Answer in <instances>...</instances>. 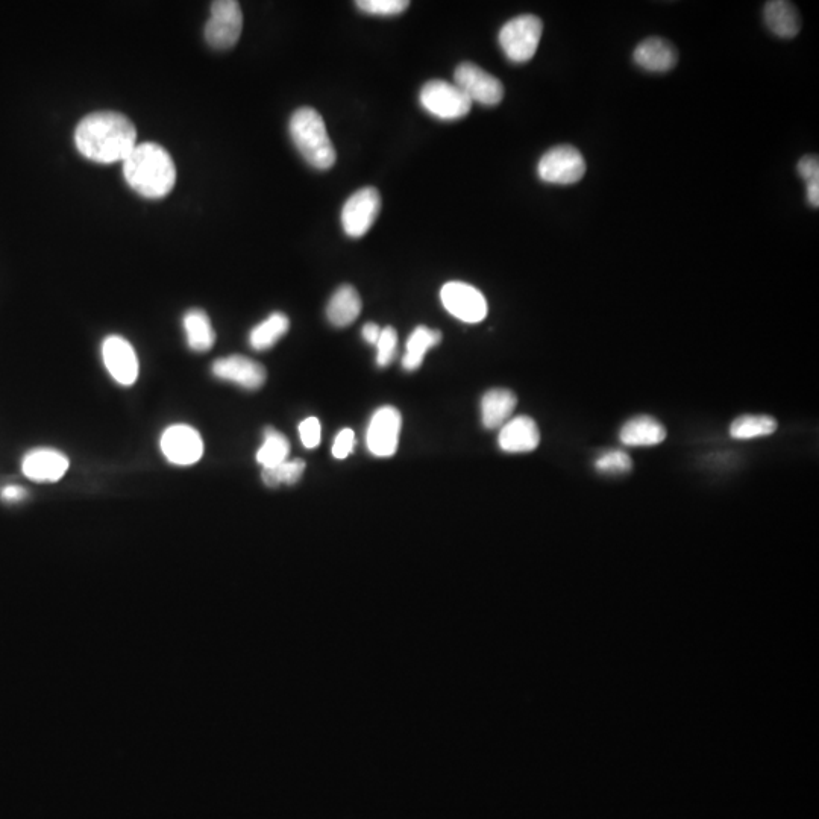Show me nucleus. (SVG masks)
<instances>
[{"mask_svg":"<svg viewBox=\"0 0 819 819\" xmlns=\"http://www.w3.org/2000/svg\"><path fill=\"white\" fill-rule=\"evenodd\" d=\"M0 496H2V499L7 501V503H19V501L25 498L26 490L23 489L22 486H17V484H8V486L2 489Z\"/></svg>","mask_w":819,"mask_h":819,"instance_id":"72a5a7b5","label":"nucleus"},{"mask_svg":"<svg viewBox=\"0 0 819 819\" xmlns=\"http://www.w3.org/2000/svg\"><path fill=\"white\" fill-rule=\"evenodd\" d=\"M355 434L354 431L345 428L337 434L336 440L333 443L334 459L343 460L354 451Z\"/></svg>","mask_w":819,"mask_h":819,"instance_id":"2f4dec72","label":"nucleus"},{"mask_svg":"<svg viewBox=\"0 0 819 819\" xmlns=\"http://www.w3.org/2000/svg\"><path fill=\"white\" fill-rule=\"evenodd\" d=\"M289 328V317L281 311H275L251 331L249 343L255 351H266L277 345L286 336Z\"/></svg>","mask_w":819,"mask_h":819,"instance_id":"b1692460","label":"nucleus"},{"mask_svg":"<svg viewBox=\"0 0 819 819\" xmlns=\"http://www.w3.org/2000/svg\"><path fill=\"white\" fill-rule=\"evenodd\" d=\"M377 364L380 368H387L398 354V333L395 328L386 327L381 330L380 339L377 342Z\"/></svg>","mask_w":819,"mask_h":819,"instance_id":"c85d7f7f","label":"nucleus"},{"mask_svg":"<svg viewBox=\"0 0 819 819\" xmlns=\"http://www.w3.org/2000/svg\"><path fill=\"white\" fill-rule=\"evenodd\" d=\"M619 439L628 446H654L666 439V430L651 416H637L622 427Z\"/></svg>","mask_w":819,"mask_h":819,"instance_id":"412c9836","label":"nucleus"},{"mask_svg":"<svg viewBox=\"0 0 819 819\" xmlns=\"http://www.w3.org/2000/svg\"><path fill=\"white\" fill-rule=\"evenodd\" d=\"M66 454L54 448H35L26 452L22 472L35 483H57L69 471Z\"/></svg>","mask_w":819,"mask_h":819,"instance_id":"2eb2a0df","label":"nucleus"},{"mask_svg":"<svg viewBox=\"0 0 819 819\" xmlns=\"http://www.w3.org/2000/svg\"><path fill=\"white\" fill-rule=\"evenodd\" d=\"M363 302L354 287L345 284L331 296L327 307L328 321L337 328L349 327L360 316Z\"/></svg>","mask_w":819,"mask_h":819,"instance_id":"6ab92c4d","label":"nucleus"},{"mask_svg":"<svg viewBox=\"0 0 819 819\" xmlns=\"http://www.w3.org/2000/svg\"><path fill=\"white\" fill-rule=\"evenodd\" d=\"M537 173L539 178L548 184L571 186L583 179L586 161L574 146H556L540 158Z\"/></svg>","mask_w":819,"mask_h":819,"instance_id":"0eeeda50","label":"nucleus"},{"mask_svg":"<svg viewBox=\"0 0 819 819\" xmlns=\"http://www.w3.org/2000/svg\"><path fill=\"white\" fill-rule=\"evenodd\" d=\"M243 31V14L236 0H217L211 4V16L205 25V40L211 48L225 51L233 48Z\"/></svg>","mask_w":819,"mask_h":819,"instance_id":"423d86ee","label":"nucleus"},{"mask_svg":"<svg viewBox=\"0 0 819 819\" xmlns=\"http://www.w3.org/2000/svg\"><path fill=\"white\" fill-rule=\"evenodd\" d=\"M807 201L812 207H819V182L807 184Z\"/></svg>","mask_w":819,"mask_h":819,"instance_id":"c9c22d12","label":"nucleus"},{"mask_svg":"<svg viewBox=\"0 0 819 819\" xmlns=\"http://www.w3.org/2000/svg\"><path fill=\"white\" fill-rule=\"evenodd\" d=\"M798 173L806 184L819 182V160L816 155H806L798 163Z\"/></svg>","mask_w":819,"mask_h":819,"instance_id":"473e14b6","label":"nucleus"},{"mask_svg":"<svg viewBox=\"0 0 819 819\" xmlns=\"http://www.w3.org/2000/svg\"><path fill=\"white\" fill-rule=\"evenodd\" d=\"M454 84L471 102L484 107H495L504 98V85L501 81L474 63H463L455 69Z\"/></svg>","mask_w":819,"mask_h":819,"instance_id":"1a4fd4ad","label":"nucleus"},{"mask_svg":"<svg viewBox=\"0 0 819 819\" xmlns=\"http://www.w3.org/2000/svg\"><path fill=\"white\" fill-rule=\"evenodd\" d=\"M214 377L233 383L245 390H258L266 383L267 372L263 364L245 355L219 358L211 366Z\"/></svg>","mask_w":819,"mask_h":819,"instance_id":"4468645a","label":"nucleus"},{"mask_svg":"<svg viewBox=\"0 0 819 819\" xmlns=\"http://www.w3.org/2000/svg\"><path fill=\"white\" fill-rule=\"evenodd\" d=\"M355 5L363 13L389 17L404 13L410 2L407 0H358Z\"/></svg>","mask_w":819,"mask_h":819,"instance_id":"cd10ccee","label":"nucleus"},{"mask_svg":"<svg viewBox=\"0 0 819 819\" xmlns=\"http://www.w3.org/2000/svg\"><path fill=\"white\" fill-rule=\"evenodd\" d=\"M75 145L87 160L101 164L125 161L137 143L134 123L120 113L99 111L88 114L76 126Z\"/></svg>","mask_w":819,"mask_h":819,"instance_id":"f257e3e1","label":"nucleus"},{"mask_svg":"<svg viewBox=\"0 0 819 819\" xmlns=\"http://www.w3.org/2000/svg\"><path fill=\"white\" fill-rule=\"evenodd\" d=\"M402 418L398 408H378L372 416L371 424L366 434L368 449L375 457H392L398 449L399 434H401Z\"/></svg>","mask_w":819,"mask_h":819,"instance_id":"f8f14e48","label":"nucleus"},{"mask_svg":"<svg viewBox=\"0 0 819 819\" xmlns=\"http://www.w3.org/2000/svg\"><path fill=\"white\" fill-rule=\"evenodd\" d=\"M499 448L506 452H531L539 446L540 431L536 422L528 416H519L501 427Z\"/></svg>","mask_w":819,"mask_h":819,"instance_id":"f3484780","label":"nucleus"},{"mask_svg":"<svg viewBox=\"0 0 819 819\" xmlns=\"http://www.w3.org/2000/svg\"><path fill=\"white\" fill-rule=\"evenodd\" d=\"M381 330H383V328L378 327L374 322H368V324L364 325L363 331H361L364 342L369 343V345H377Z\"/></svg>","mask_w":819,"mask_h":819,"instance_id":"f704fd0d","label":"nucleus"},{"mask_svg":"<svg viewBox=\"0 0 819 819\" xmlns=\"http://www.w3.org/2000/svg\"><path fill=\"white\" fill-rule=\"evenodd\" d=\"M440 299L449 314L466 324H480L487 317L486 298L471 284L462 281L446 283L440 290Z\"/></svg>","mask_w":819,"mask_h":819,"instance_id":"6e6552de","label":"nucleus"},{"mask_svg":"<svg viewBox=\"0 0 819 819\" xmlns=\"http://www.w3.org/2000/svg\"><path fill=\"white\" fill-rule=\"evenodd\" d=\"M186 331L187 345L192 351L207 352L216 343V333L211 325L210 317L204 310L193 308L187 311L182 319Z\"/></svg>","mask_w":819,"mask_h":819,"instance_id":"4be33fe9","label":"nucleus"},{"mask_svg":"<svg viewBox=\"0 0 819 819\" xmlns=\"http://www.w3.org/2000/svg\"><path fill=\"white\" fill-rule=\"evenodd\" d=\"M290 455V442L280 431L273 428L264 430V440L257 452V462L261 468H273L287 462Z\"/></svg>","mask_w":819,"mask_h":819,"instance_id":"393cba45","label":"nucleus"},{"mask_svg":"<svg viewBox=\"0 0 819 819\" xmlns=\"http://www.w3.org/2000/svg\"><path fill=\"white\" fill-rule=\"evenodd\" d=\"M440 342H442V333L440 331L431 330V328L424 327V325L416 328L410 339L407 340L405 355L402 358V368L408 372L421 368L427 352L436 348Z\"/></svg>","mask_w":819,"mask_h":819,"instance_id":"5701e85b","label":"nucleus"},{"mask_svg":"<svg viewBox=\"0 0 819 819\" xmlns=\"http://www.w3.org/2000/svg\"><path fill=\"white\" fill-rule=\"evenodd\" d=\"M304 472V460H287V462L273 466V468H263L261 478H263V483L266 484L267 487L275 489V487H280L281 484L292 486V484L298 483L302 475H304Z\"/></svg>","mask_w":819,"mask_h":819,"instance_id":"bb28decb","label":"nucleus"},{"mask_svg":"<svg viewBox=\"0 0 819 819\" xmlns=\"http://www.w3.org/2000/svg\"><path fill=\"white\" fill-rule=\"evenodd\" d=\"M290 137L299 154L311 167L328 170L336 163V149L328 135L327 125L314 108L302 107L293 113L289 123Z\"/></svg>","mask_w":819,"mask_h":819,"instance_id":"7ed1b4c3","label":"nucleus"},{"mask_svg":"<svg viewBox=\"0 0 819 819\" xmlns=\"http://www.w3.org/2000/svg\"><path fill=\"white\" fill-rule=\"evenodd\" d=\"M542 32L543 23L539 17L531 14L518 16L499 31V46L512 63H527L536 55Z\"/></svg>","mask_w":819,"mask_h":819,"instance_id":"20e7f679","label":"nucleus"},{"mask_svg":"<svg viewBox=\"0 0 819 819\" xmlns=\"http://www.w3.org/2000/svg\"><path fill=\"white\" fill-rule=\"evenodd\" d=\"M161 452L167 462L176 466H192L204 455V440L198 430L186 424L172 425L160 440Z\"/></svg>","mask_w":819,"mask_h":819,"instance_id":"9b49d317","label":"nucleus"},{"mask_svg":"<svg viewBox=\"0 0 819 819\" xmlns=\"http://www.w3.org/2000/svg\"><path fill=\"white\" fill-rule=\"evenodd\" d=\"M777 428L779 424L771 416L747 415L735 419L730 427V434L733 439H757V437L771 436L772 433H776Z\"/></svg>","mask_w":819,"mask_h":819,"instance_id":"a878e982","label":"nucleus"},{"mask_svg":"<svg viewBox=\"0 0 819 819\" xmlns=\"http://www.w3.org/2000/svg\"><path fill=\"white\" fill-rule=\"evenodd\" d=\"M765 23L772 34L780 38H794L801 29L797 7L786 0H772L765 5Z\"/></svg>","mask_w":819,"mask_h":819,"instance_id":"aec40b11","label":"nucleus"},{"mask_svg":"<svg viewBox=\"0 0 819 819\" xmlns=\"http://www.w3.org/2000/svg\"><path fill=\"white\" fill-rule=\"evenodd\" d=\"M634 63L648 72L665 73L677 66V49L659 37L647 38L634 49Z\"/></svg>","mask_w":819,"mask_h":819,"instance_id":"dca6fc26","label":"nucleus"},{"mask_svg":"<svg viewBox=\"0 0 819 819\" xmlns=\"http://www.w3.org/2000/svg\"><path fill=\"white\" fill-rule=\"evenodd\" d=\"M321 422L317 418H307L299 425V437L307 449H314L321 443Z\"/></svg>","mask_w":819,"mask_h":819,"instance_id":"7c9ffc66","label":"nucleus"},{"mask_svg":"<svg viewBox=\"0 0 819 819\" xmlns=\"http://www.w3.org/2000/svg\"><path fill=\"white\" fill-rule=\"evenodd\" d=\"M123 175L143 198L161 199L175 187L176 167L169 152L158 143H139L123 161Z\"/></svg>","mask_w":819,"mask_h":819,"instance_id":"f03ea898","label":"nucleus"},{"mask_svg":"<svg viewBox=\"0 0 819 819\" xmlns=\"http://www.w3.org/2000/svg\"><path fill=\"white\" fill-rule=\"evenodd\" d=\"M595 468L601 474H625L633 468L630 455L624 451H610L601 455L595 463Z\"/></svg>","mask_w":819,"mask_h":819,"instance_id":"c756f323","label":"nucleus"},{"mask_svg":"<svg viewBox=\"0 0 819 819\" xmlns=\"http://www.w3.org/2000/svg\"><path fill=\"white\" fill-rule=\"evenodd\" d=\"M102 360L105 368L120 386H132L139 378V358L128 340L120 336H108L102 343Z\"/></svg>","mask_w":819,"mask_h":819,"instance_id":"ddd939ff","label":"nucleus"},{"mask_svg":"<svg viewBox=\"0 0 819 819\" xmlns=\"http://www.w3.org/2000/svg\"><path fill=\"white\" fill-rule=\"evenodd\" d=\"M381 210V196L375 187H364L355 192L343 205L342 226L352 239L366 236Z\"/></svg>","mask_w":819,"mask_h":819,"instance_id":"9d476101","label":"nucleus"},{"mask_svg":"<svg viewBox=\"0 0 819 819\" xmlns=\"http://www.w3.org/2000/svg\"><path fill=\"white\" fill-rule=\"evenodd\" d=\"M422 108L440 120L463 119L471 111L472 102L459 87L442 79L428 81L419 95Z\"/></svg>","mask_w":819,"mask_h":819,"instance_id":"39448f33","label":"nucleus"},{"mask_svg":"<svg viewBox=\"0 0 819 819\" xmlns=\"http://www.w3.org/2000/svg\"><path fill=\"white\" fill-rule=\"evenodd\" d=\"M518 398L509 389H492L481 399V419L487 430H496L509 422L515 412Z\"/></svg>","mask_w":819,"mask_h":819,"instance_id":"a211bd4d","label":"nucleus"}]
</instances>
